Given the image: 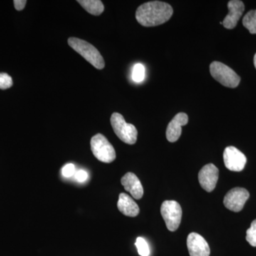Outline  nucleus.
I'll list each match as a JSON object with an SVG mask.
<instances>
[{"label": "nucleus", "mask_w": 256, "mask_h": 256, "mask_svg": "<svg viewBox=\"0 0 256 256\" xmlns=\"http://www.w3.org/2000/svg\"><path fill=\"white\" fill-rule=\"evenodd\" d=\"M26 0H14V1L15 9L18 10V11L23 10L24 8L26 6Z\"/></svg>", "instance_id": "obj_23"}, {"label": "nucleus", "mask_w": 256, "mask_h": 256, "mask_svg": "<svg viewBox=\"0 0 256 256\" xmlns=\"http://www.w3.org/2000/svg\"><path fill=\"white\" fill-rule=\"evenodd\" d=\"M228 14L224 18L222 24L226 28L232 30L236 26L237 23L242 18L245 10L244 2L239 0H232L228 3Z\"/></svg>", "instance_id": "obj_11"}, {"label": "nucleus", "mask_w": 256, "mask_h": 256, "mask_svg": "<svg viewBox=\"0 0 256 256\" xmlns=\"http://www.w3.org/2000/svg\"><path fill=\"white\" fill-rule=\"evenodd\" d=\"M136 246L137 247L138 252L140 256H150V250L149 245H148L146 239L142 238V237H138L137 240H136Z\"/></svg>", "instance_id": "obj_17"}, {"label": "nucleus", "mask_w": 256, "mask_h": 256, "mask_svg": "<svg viewBox=\"0 0 256 256\" xmlns=\"http://www.w3.org/2000/svg\"><path fill=\"white\" fill-rule=\"evenodd\" d=\"M188 117L184 112H180L174 116L168 124L166 137L170 142H176L182 134V127L188 124Z\"/></svg>", "instance_id": "obj_12"}, {"label": "nucleus", "mask_w": 256, "mask_h": 256, "mask_svg": "<svg viewBox=\"0 0 256 256\" xmlns=\"http://www.w3.org/2000/svg\"><path fill=\"white\" fill-rule=\"evenodd\" d=\"M162 216L170 232H175L180 226L182 217V210L176 201H164L161 206Z\"/></svg>", "instance_id": "obj_6"}, {"label": "nucleus", "mask_w": 256, "mask_h": 256, "mask_svg": "<svg viewBox=\"0 0 256 256\" xmlns=\"http://www.w3.org/2000/svg\"><path fill=\"white\" fill-rule=\"evenodd\" d=\"M146 76V69L144 66L141 64H138L133 68L132 78L134 82H142Z\"/></svg>", "instance_id": "obj_18"}, {"label": "nucleus", "mask_w": 256, "mask_h": 256, "mask_svg": "<svg viewBox=\"0 0 256 256\" xmlns=\"http://www.w3.org/2000/svg\"><path fill=\"white\" fill-rule=\"evenodd\" d=\"M210 74L215 80L224 86L236 88L240 84V76L228 66L220 62H214L210 65Z\"/></svg>", "instance_id": "obj_4"}, {"label": "nucleus", "mask_w": 256, "mask_h": 256, "mask_svg": "<svg viewBox=\"0 0 256 256\" xmlns=\"http://www.w3.org/2000/svg\"><path fill=\"white\" fill-rule=\"evenodd\" d=\"M224 164L227 169L233 172H240L246 164V156L234 146H227L224 152Z\"/></svg>", "instance_id": "obj_8"}, {"label": "nucleus", "mask_w": 256, "mask_h": 256, "mask_svg": "<svg viewBox=\"0 0 256 256\" xmlns=\"http://www.w3.org/2000/svg\"><path fill=\"white\" fill-rule=\"evenodd\" d=\"M77 2L90 14L99 16L104 12V5L100 0H78Z\"/></svg>", "instance_id": "obj_15"}, {"label": "nucleus", "mask_w": 256, "mask_h": 256, "mask_svg": "<svg viewBox=\"0 0 256 256\" xmlns=\"http://www.w3.org/2000/svg\"><path fill=\"white\" fill-rule=\"evenodd\" d=\"M76 173V168L74 164H67L62 168V174L65 178H70Z\"/></svg>", "instance_id": "obj_21"}, {"label": "nucleus", "mask_w": 256, "mask_h": 256, "mask_svg": "<svg viewBox=\"0 0 256 256\" xmlns=\"http://www.w3.org/2000/svg\"><path fill=\"white\" fill-rule=\"evenodd\" d=\"M90 148L92 154L99 161L111 163L116 160V153L114 146L102 134H97L92 138Z\"/></svg>", "instance_id": "obj_5"}, {"label": "nucleus", "mask_w": 256, "mask_h": 256, "mask_svg": "<svg viewBox=\"0 0 256 256\" xmlns=\"http://www.w3.org/2000/svg\"><path fill=\"white\" fill-rule=\"evenodd\" d=\"M121 184L126 191L130 192L133 198L140 200L144 194L142 184L136 174L128 172L121 178Z\"/></svg>", "instance_id": "obj_13"}, {"label": "nucleus", "mask_w": 256, "mask_h": 256, "mask_svg": "<svg viewBox=\"0 0 256 256\" xmlns=\"http://www.w3.org/2000/svg\"><path fill=\"white\" fill-rule=\"evenodd\" d=\"M12 78L6 73H0V89L6 90L12 86Z\"/></svg>", "instance_id": "obj_20"}, {"label": "nucleus", "mask_w": 256, "mask_h": 256, "mask_svg": "<svg viewBox=\"0 0 256 256\" xmlns=\"http://www.w3.org/2000/svg\"><path fill=\"white\" fill-rule=\"evenodd\" d=\"M242 24L252 34H256V10H250L242 18Z\"/></svg>", "instance_id": "obj_16"}, {"label": "nucleus", "mask_w": 256, "mask_h": 256, "mask_svg": "<svg viewBox=\"0 0 256 256\" xmlns=\"http://www.w3.org/2000/svg\"><path fill=\"white\" fill-rule=\"evenodd\" d=\"M118 208L122 214L130 217L137 216L140 213V208L130 196L124 193L119 195Z\"/></svg>", "instance_id": "obj_14"}, {"label": "nucleus", "mask_w": 256, "mask_h": 256, "mask_svg": "<svg viewBox=\"0 0 256 256\" xmlns=\"http://www.w3.org/2000/svg\"><path fill=\"white\" fill-rule=\"evenodd\" d=\"M246 238L250 246L256 247V220L252 222L250 228L248 229Z\"/></svg>", "instance_id": "obj_19"}, {"label": "nucleus", "mask_w": 256, "mask_h": 256, "mask_svg": "<svg viewBox=\"0 0 256 256\" xmlns=\"http://www.w3.org/2000/svg\"><path fill=\"white\" fill-rule=\"evenodd\" d=\"M173 14L171 5L164 2H148L140 5L136 11V18L138 22L146 28L162 24Z\"/></svg>", "instance_id": "obj_1"}, {"label": "nucleus", "mask_w": 256, "mask_h": 256, "mask_svg": "<svg viewBox=\"0 0 256 256\" xmlns=\"http://www.w3.org/2000/svg\"><path fill=\"white\" fill-rule=\"evenodd\" d=\"M74 176H75L76 180L79 182H84L87 180L88 173L84 171V170H80L76 172Z\"/></svg>", "instance_id": "obj_22"}, {"label": "nucleus", "mask_w": 256, "mask_h": 256, "mask_svg": "<svg viewBox=\"0 0 256 256\" xmlns=\"http://www.w3.org/2000/svg\"><path fill=\"white\" fill-rule=\"evenodd\" d=\"M110 124L116 136L122 142L128 144H134L137 142V129L132 124H127L122 114L114 112L111 116Z\"/></svg>", "instance_id": "obj_3"}, {"label": "nucleus", "mask_w": 256, "mask_h": 256, "mask_svg": "<svg viewBox=\"0 0 256 256\" xmlns=\"http://www.w3.org/2000/svg\"><path fill=\"white\" fill-rule=\"evenodd\" d=\"M218 174L220 171L214 164L205 165L198 172V182L205 191L212 192L216 186Z\"/></svg>", "instance_id": "obj_9"}, {"label": "nucleus", "mask_w": 256, "mask_h": 256, "mask_svg": "<svg viewBox=\"0 0 256 256\" xmlns=\"http://www.w3.org/2000/svg\"><path fill=\"white\" fill-rule=\"evenodd\" d=\"M68 44L69 46L79 54L82 56L95 68L102 69L105 67V62L102 55L95 46H92L88 42L76 37H70L68 40Z\"/></svg>", "instance_id": "obj_2"}, {"label": "nucleus", "mask_w": 256, "mask_h": 256, "mask_svg": "<svg viewBox=\"0 0 256 256\" xmlns=\"http://www.w3.org/2000/svg\"><path fill=\"white\" fill-rule=\"evenodd\" d=\"M254 66H255V68H256V54L255 56H254Z\"/></svg>", "instance_id": "obj_24"}, {"label": "nucleus", "mask_w": 256, "mask_h": 256, "mask_svg": "<svg viewBox=\"0 0 256 256\" xmlns=\"http://www.w3.org/2000/svg\"><path fill=\"white\" fill-rule=\"evenodd\" d=\"M249 196V192L246 188H232L224 197V206L232 212H240L244 208V205L248 200Z\"/></svg>", "instance_id": "obj_7"}, {"label": "nucleus", "mask_w": 256, "mask_h": 256, "mask_svg": "<svg viewBox=\"0 0 256 256\" xmlns=\"http://www.w3.org/2000/svg\"><path fill=\"white\" fill-rule=\"evenodd\" d=\"M190 256H210V248L208 242L201 235L191 233L186 240Z\"/></svg>", "instance_id": "obj_10"}]
</instances>
